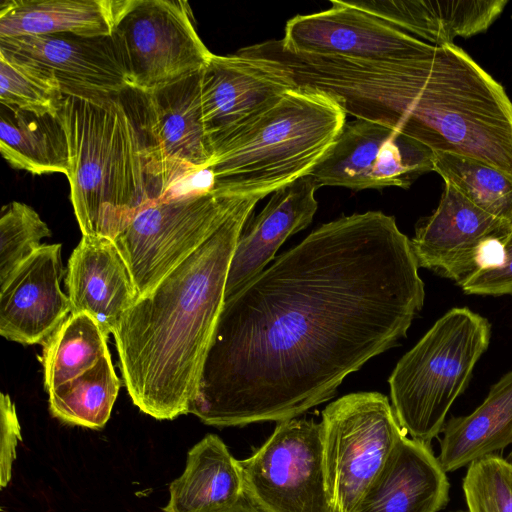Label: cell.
Here are the masks:
<instances>
[{
    "mask_svg": "<svg viewBox=\"0 0 512 512\" xmlns=\"http://www.w3.org/2000/svg\"><path fill=\"white\" fill-rule=\"evenodd\" d=\"M410 239L367 211L320 225L224 299L189 413L244 426L296 418L406 337L424 305Z\"/></svg>",
    "mask_w": 512,
    "mask_h": 512,
    "instance_id": "6da1fadb",
    "label": "cell"
},
{
    "mask_svg": "<svg viewBox=\"0 0 512 512\" xmlns=\"http://www.w3.org/2000/svg\"><path fill=\"white\" fill-rule=\"evenodd\" d=\"M283 68L298 87L329 95L356 119L390 127L433 153L473 158L512 176V102L454 43L393 60L290 53Z\"/></svg>",
    "mask_w": 512,
    "mask_h": 512,
    "instance_id": "7a4b0ae2",
    "label": "cell"
},
{
    "mask_svg": "<svg viewBox=\"0 0 512 512\" xmlns=\"http://www.w3.org/2000/svg\"><path fill=\"white\" fill-rule=\"evenodd\" d=\"M249 196L126 311L113 336L127 392L157 420L188 414L225 298L230 262L256 204Z\"/></svg>",
    "mask_w": 512,
    "mask_h": 512,
    "instance_id": "3957f363",
    "label": "cell"
},
{
    "mask_svg": "<svg viewBox=\"0 0 512 512\" xmlns=\"http://www.w3.org/2000/svg\"><path fill=\"white\" fill-rule=\"evenodd\" d=\"M66 175L82 235L114 240L162 200L149 93L133 87L97 98L65 96Z\"/></svg>",
    "mask_w": 512,
    "mask_h": 512,
    "instance_id": "277c9868",
    "label": "cell"
},
{
    "mask_svg": "<svg viewBox=\"0 0 512 512\" xmlns=\"http://www.w3.org/2000/svg\"><path fill=\"white\" fill-rule=\"evenodd\" d=\"M329 95L295 87L229 140L213 157L212 186L263 198L308 175L346 122Z\"/></svg>",
    "mask_w": 512,
    "mask_h": 512,
    "instance_id": "5b68a950",
    "label": "cell"
},
{
    "mask_svg": "<svg viewBox=\"0 0 512 512\" xmlns=\"http://www.w3.org/2000/svg\"><path fill=\"white\" fill-rule=\"evenodd\" d=\"M490 334L487 319L466 307L452 308L398 361L388 379L390 396L411 438L430 444L443 430Z\"/></svg>",
    "mask_w": 512,
    "mask_h": 512,
    "instance_id": "8992f818",
    "label": "cell"
},
{
    "mask_svg": "<svg viewBox=\"0 0 512 512\" xmlns=\"http://www.w3.org/2000/svg\"><path fill=\"white\" fill-rule=\"evenodd\" d=\"M249 196L211 185L169 196L140 212L113 240L139 297L200 247Z\"/></svg>",
    "mask_w": 512,
    "mask_h": 512,
    "instance_id": "52a82bcc",
    "label": "cell"
},
{
    "mask_svg": "<svg viewBox=\"0 0 512 512\" xmlns=\"http://www.w3.org/2000/svg\"><path fill=\"white\" fill-rule=\"evenodd\" d=\"M326 486L334 512H353L395 444L407 434L388 398L355 392L322 412Z\"/></svg>",
    "mask_w": 512,
    "mask_h": 512,
    "instance_id": "ba28073f",
    "label": "cell"
},
{
    "mask_svg": "<svg viewBox=\"0 0 512 512\" xmlns=\"http://www.w3.org/2000/svg\"><path fill=\"white\" fill-rule=\"evenodd\" d=\"M237 465L244 501L258 512H334L326 486L321 422H278L264 444Z\"/></svg>",
    "mask_w": 512,
    "mask_h": 512,
    "instance_id": "9c48e42d",
    "label": "cell"
},
{
    "mask_svg": "<svg viewBox=\"0 0 512 512\" xmlns=\"http://www.w3.org/2000/svg\"><path fill=\"white\" fill-rule=\"evenodd\" d=\"M112 36L129 86L147 93L202 71L213 55L186 1L130 0Z\"/></svg>",
    "mask_w": 512,
    "mask_h": 512,
    "instance_id": "30bf717a",
    "label": "cell"
},
{
    "mask_svg": "<svg viewBox=\"0 0 512 512\" xmlns=\"http://www.w3.org/2000/svg\"><path fill=\"white\" fill-rule=\"evenodd\" d=\"M434 153L416 140L377 122H345L335 142L308 176L322 186L352 190L407 189L433 171Z\"/></svg>",
    "mask_w": 512,
    "mask_h": 512,
    "instance_id": "8fae6325",
    "label": "cell"
},
{
    "mask_svg": "<svg viewBox=\"0 0 512 512\" xmlns=\"http://www.w3.org/2000/svg\"><path fill=\"white\" fill-rule=\"evenodd\" d=\"M279 41L294 54L356 60L409 58L430 45L341 0L325 11L291 18Z\"/></svg>",
    "mask_w": 512,
    "mask_h": 512,
    "instance_id": "7c38bea8",
    "label": "cell"
},
{
    "mask_svg": "<svg viewBox=\"0 0 512 512\" xmlns=\"http://www.w3.org/2000/svg\"><path fill=\"white\" fill-rule=\"evenodd\" d=\"M297 85L268 62L213 54L201 72L203 120L214 155Z\"/></svg>",
    "mask_w": 512,
    "mask_h": 512,
    "instance_id": "4fadbf2b",
    "label": "cell"
},
{
    "mask_svg": "<svg viewBox=\"0 0 512 512\" xmlns=\"http://www.w3.org/2000/svg\"><path fill=\"white\" fill-rule=\"evenodd\" d=\"M0 53L51 71L64 96L97 98L130 87L112 35L0 38Z\"/></svg>",
    "mask_w": 512,
    "mask_h": 512,
    "instance_id": "5bb4252c",
    "label": "cell"
},
{
    "mask_svg": "<svg viewBox=\"0 0 512 512\" xmlns=\"http://www.w3.org/2000/svg\"><path fill=\"white\" fill-rule=\"evenodd\" d=\"M510 226L445 183L436 210L419 221L410 243L419 268L433 270L459 285L479 268L487 244L502 237Z\"/></svg>",
    "mask_w": 512,
    "mask_h": 512,
    "instance_id": "9a60e30c",
    "label": "cell"
},
{
    "mask_svg": "<svg viewBox=\"0 0 512 512\" xmlns=\"http://www.w3.org/2000/svg\"><path fill=\"white\" fill-rule=\"evenodd\" d=\"M201 72L149 93L163 199L208 170L213 159L203 120Z\"/></svg>",
    "mask_w": 512,
    "mask_h": 512,
    "instance_id": "2e32d148",
    "label": "cell"
},
{
    "mask_svg": "<svg viewBox=\"0 0 512 512\" xmlns=\"http://www.w3.org/2000/svg\"><path fill=\"white\" fill-rule=\"evenodd\" d=\"M61 244H44L0 290V334L23 345L42 346L71 314L61 290Z\"/></svg>",
    "mask_w": 512,
    "mask_h": 512,
    "instance_id": "e0dca14e",
    "label": "cell"
},
{
    "mask_svg": "<svg viewBox=\"0 0 512 512\" xmlns=\"http://www.w3.org/2000/svg\"><path fill=\"white\" fill-rule=\"evenodd\" d=\"M71 314L87 313L108 336L114 333L139 293L113 240L82 235L67 266Z\"/></svg>",
    "mask_w": 512,
    "mask_h": 512,
    "instance_id": "ac0fdd59",
    "label": "cell"
},
{
    "mask_svg": "<svg viewBox=\"0 0 512 512\" xmlns=\"http://www.w3.org/2000/svg\"><path fill=\"white\" fill-rule=\"evenodd\" d=\"M430 444L402 436L353 512H438L450 484Z\"/></svg>",
    "mask_w": 512,
    "mask_h": 512,
    "instance_id": "d6986e66",
    "label": "cell"
},
{
    "mask_svg": "<svg viewBox=\"0 0 512 512\" xmlns=\"http://www.w3.org/2000/svg\"><path fill=\"white\" fill-rule=\"evenodd\" d=\"M316 190L305 175L272 193L262 211L245 224L230 262L225 298L262 272L285 240L312 222L318 207Z\"/></svg>",
    "mask_w": 512,
    "mask_h": 512,
    "instance_id": "ffe728a7",
    "label": "cell"
},
{
    "mask_svg": "<svg viewBox=\"0 0 512 512\" xmlns=\"http://www.w3.org/2000/svg\"><path fill=\"white\" fill-rule=\"evenodd\" d=\"M350 3L394 28L432 45L483 33L499 17L507 0H371Z\"/></svg>",
    "mask_w": 512,
    "mask_h": 512,
    "instance_id": "44dd1931",
    "label": "cell"
},
{
    "mask_svg": "<svg viewBox=\"0 0 512 512\" xmlns=\"http://www.w3.org/2000/svg\"><path fill=\"white\" fill-rule=\"evenodd\" d=\"M130 0H6L0 38L52 34L111 36Z\"/></svg>",
    "mask_w": 512,
    "mask_h": 512,
    "instance_id": "7402d4cb",
    "label": "cell"
},
{
    "mask_svg": "<svg viewBox=\"0 0 512 512\" xmlns=\"http://www.w3.org/2000/svg\"><path fill=\"white\" fill-rule=\"evenodd\" d=\"M169 494L163 512H227L244 500L237 460L219 436L207 434L189 450Z\"/></svg>",
    "mask_w": 512,
    "mask_h": 512,
    "instance_id": "603a6c76",
    "label": "cell"
},
{
    "mask_svg": "<svg viewBox=\"0 0 512 512\" xmlns=\"http://www.w3.org/2000/svg\"><path fill=\"white\" fill-rule=\"evenodd\" d=\"M438 457L452 472L512 443V370L489 390L485 400L466 416L451 417L443 428Z\"/></svg>",
    "mask_w": 512,
    "mask_h": 512,
    "instance_id": "cb8c5ba5",
    "label": "cell"
},
{
    "mask_svg": "<svg viewBox=\"0 0 512 512\" xmlns=\"http://www.w3.org/2000/svg\"><path fill=\"white\" fill-rule=\"evenodd\" d=\"M0 106V152L7 163L35 175H67L69 144L60 115L38 116Z\"/></svg>",
    "mask_w": 512,
    "mask_h": 512,
    "instance_id": "d4e9b609",
    "label": "cell"
},
{
    "mask_svg": "<svg viewBox=\"0 0 512 512\" xmlns=\"http://www.w3.org/2000/svg\"><path fill=\"white\" fill-rule=\"evenodd\" d=\"M120 389L110 353L92 368L48 392L51 414L64 423L101 429Z\"/></svg>",
    "mask_w": 512,
    "mask_h": 512,
    "instance_id": "484cf974",
    "label": "cell"
},
{
    "mask_svg": "<svg viewBox=\"0 0 512 512\" xmlns=\"http://www.w3.org/2000/svg\"><path fill=\"white\" fill-rule=\"evenodd\" d=\"M108 336L87 313L70 314L43 345L44 387L49 392L109 354Z\"/></svg>",
    "mask_w": 512,
    "mask_h": 512,
    "instance_id": "4316f807",
    "label": "cell"
},
{
    "mask_svg": "<svg viewBox=\"0 0 512 512\" xmlns=\"http://www.w3.org/2000/svg\"><path fill=\"white\" fill-rule=\"evenodd\" d=\"M433 171L471 203L512 225V176L482 161L450 153H434Z\"/></svg>",
    "mask_w": 512,
    "mask_h": 512,
    "instance_id": "83f0119b",
    "label": "cell"
},
{
    "mask_svg": "<svg viewBox=\"0 0 512 512\" xmlns=\"http://www.w3.org/2000/svg\"><path fill=\"white\" fill-rule=\"evenodd\" d=\"M64 94L55 75L0 53V104L35 115H58Z\"/></svg>",
    "mask_w": 512,
    "mask_h": 512,
    "instance_id": "f1b7e54d",
    "label": "cell"
},
{
    "mask_svg": "<svg viewBox=\"0 0 512 512\" xmlns=\"http://www.w3.org/2000/svg\"><path fill=\"white\" fill-rule=\"evenodd\" d=\"M51 235L48 225L29 205L13 201L3 206L0 218V290L18 268Z\"/></svg>",
    "mask_w": 512,
    "mask_h": 512,
    "instance_id": "f546056e",
    "label": "cell"
},
{
    "mask_svg": "<svg viewBox=\"0 0 512 512\" xmlns=\"http://www.w3.org/2000/svg\"><path fill=\"white\" fill-rule=\"evenodd\" d=\"M463 492L468 512H512V465L495 454L471 463Z\"/></svg>",
    "mask_w": 512,
    "mask_h": 512,
    "instance_id": "4dcf8cb0",
    "label": "cell"
},
{
    "mask_svg": "<svg viewBox=\"0 0 512 512\" xmlns=\"http://www.w3.org/2000/svg\"><path fill=\"white\" fill-rule=\"evenodd\" d=\"M459 285L471 295L512 294V225L487 244L480 267Z\"/></svg>",
    "mask_w": 512,
    "mask_h": 512,
    "instance_id": "1f68e13d",
    "label": "cell"
},
{
    "mask_svg": "<svg viewBox=\"0 0 512 512\" xmlns=\"http://www.w3.org/2000/svg\"><path fill=\"white\" fill-rule=\"evenodd\" d=\"M0 431V485L5 488L11 480L16 447L22 439L15 405L6 393H1L0 398Z\"/></svg>",
    "mask_w": 512,
    "mask_h": 512,
    "instance_id": "d6a6232c",
    "label": "cell"
},
{
    "mask_svg": "<svg viewBox=\"0 0 512 512\" xmlns=\"http://www.w3.org/2000/svg\"><path fill=\"white\" fill-rule=\"evenodd\" d=\"M227 512H258L249 506L244 500Z\"/></svg>",
    "mask_w": 512,
    "mask_h": 512,
    "instance_id": "836d02e7",
    "label": "cell"
},
{
    "mask_svg": "<svg viewBox=\"0 0 512 512\" xmlns=\"http://www.w3.org/2000/svg\"><path fill=\"white\" fill-rule=\"evenodd\" d=\"M506 460L512 465V451L509 453V455L506 458Z\"/></svg>",
    "mask_w": 512,
    "mask_h": 512,
    "instance_id": "e575fe53",
    "label": "cell"
}]
</instances>
